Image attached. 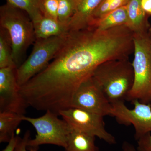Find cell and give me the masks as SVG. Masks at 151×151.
<instances>
[{"instance_id":"obj_1","label":"cell","mask_w":151,"mask_h":151,"mask_svg":"<svg viewBox=\"0 0 151 151\" xmlns=\"http://www.w3.org/2000/svg\"><path fill=\"white\" fill-rule=\"evenodd\" d=\"M119 56V45L109 32L91 28L69 32L52 62L20 87V92L28 106L58 115L71 107L76 90L99 65Z\"/></svg>"},{"instance_id":"obj_2","label":"cell","mask_w":151,"mask_h":151,"mask_svg":"<svg viewBox=\"0 0 151 151\" xmlns=\"http://www.w3.org/2000/svg\"><path fill=\"white\" fill-rule=\"evenodd\" d=\"M92 77L111 103L127 100L134 84V69L129 58L108 60L97 67Z\"/></svg>"},{"instance_id":"obj_3","label":"cell","mask_w":151,"mask_h":151,"mask_svg":"<svg viewBox=\"0 0 151 151\" xmlns=\"http://www.w3.org/2000/svg\"><path fill=\"white\" fill-rule=\"evenodd\" d=\"M24 12L8 3L0 8V25L8 33L17 68L22 64L27 49L36 40L32 21Z\"/></svg>"},{"instance_id":"obj_4","label":"cell","mask_w":151,"mask_h":151,"mask_svg":"<svg viewBox=\"0 0 151 151\" xmlns=\"http://www.w3.org/2000/svg\"><path fill=\"white\" fill-rule=\"evenodd\" d=\"M134 58L132 63L134 84L127 100H138L149 104L151 101V37L150 29L134 33Z\"/></svg>"},{"instance_id":"obj_5","label":"cell","mask_w":151,"mask_h":151,"mask_svg":"<svg viewBox=\"0 0 151 151\" xmlns=\"http://www.w3.org/2000/svg\"><path fill=\"white\" fill-rule=\"evenodd\" d=\"M68 35L36 39L29 56L16 70L19 87L26 84L49 65L50 61L54 59L65 44Z\"/></svg>"},{"instance_id":"obj_6","label":"cell","mask_w":151,"mask_h":151,"mask_svg":"<svg viewBox=\"0 0 151 151\" xmlns=\"http://www.w3.org/2000/svg\"><path fill=\"white\" fill-rule=\"evenodd\" d=\"M58 116L47 111L38 118L23 116V121L30 123L37 132L35 138L28 142L27 147H39L41 145L47 144L66 147L70 128L64 120L58 118Z\"/></svg>"},{"instance_id":"obj_7","label":"cell","mask_w":151,"mask_h":151,"mask_svg":"<svg viewBox=\"0 0 151 151\" xmlns=\"http://www.w3.org/2000/svg\"><path fill=\"white\" fill-rule=\"evenodd\" d=\"M58 115L62 117L70 130L94 136L109 145L117 143L115 137L105 129L104 116L72 107L60 111Z\"/></svg>"},{"instance_id":"obj_8","label":"cell","mask_w":151,"mask_h":151,"mask_svg":"<svg viewBox=\"0 0 151 151\" xmlns=\"http://www.w3.org/2000/svg\"><path fill=\"white\" fill-rule=\"evenodd\" d=\"M132 103L134 105L133 109H129L124 101L111 103V116L114 117L119 124L134 126L135 139L138 141L151 132V107L150 104L142 103L138 100Z\"/></svg>"},{"instance_id":"obj_9","label":"cell","mask_w":151,"mask_h":151,"mask_svg":"<svg viewBox=\"0 0 151 151\" xmlns=\"http://www.w3.org/2000/svg\"><path fill=\"white\" fill-rule=\"evenodd\" d=\"M71 107L80 108L104 117L111 116L112 104L92 76L83 82L76 90Z\"/></svg>"},{"instance_id":"obj_10","label":"cell","mask_w":151,"mask_h":151,"mask_svg":"<svg viewBox=\"0 0 151 151\" xmlns=\"http://www.w3.org/2000/svg\"><path fill=\"white\" fill-rule=\"evenodd\" d=\"M16 68H0V112L9 111L24 115L28 107L20 92Z\"/></svg>"},{"instance_id":"obj_11","label":"cell","mask_w":151,"mask_h":151,"mask_svg":"<svg viewBox=\"0 0 151 151\" xmlns=\"http://www.w3.org/2000/svg\"><path fill=\"white\" fill-rule=\"evenodd\" d=\"M103 0H77L76 8L68 24L69 32L88 27L94 11Z\"/></svg>"},{"instance_id":"obj_12","label":"cell","mask_w":151,"mask_h":151,"mask_svg":"<svg viewBox=\"0 0 151 151\" xmlns=\"http://www.w3.org/2000/svg\"><path fill=\"white\" fill-rule=\"evenodd\" d=\"M33 24L36 39L66 35L69 32L67 26L58 20L44 15Z\"/></svg>"},{"instance_id":"obj_13","label":"cell","mask_w":151,"mask_h":151,"mask_svg":"<svg viewBox=\"0 0 151 151\" xmlns=\"http://www.w3.org/2000/svg\"><path fill=\"white\" fill-rule=\"evenodd\" d=\"M128 24L127 26L134 33L149 29L146 13L142 6L141 0H129L127 5Z\"/></svg>"},{"instance_id":"obj_14","label":"cell","mask_w":151,"mask_h":151,"mask_svg":"<svg viewBox=\"0 0 151 151\" xmlns=\"http://www.w3.org/2000/svg\"><path fill=\"white\" fill-rule=\"evenodd\" d=\"M95 137L70 130L65 151H99L95 145Z\"/></svg>"},{"instance_id":"obj_15","label":"cell","mask_w":151,"mask_h":151,"mask_svg":"<svg viewBox=\"0 0 151 151\" xmlns=\"http://www.w3.org/2000/svg\"><path fill=\"white\" fill-rule=\"evenodd\" d=\"M128 24V14L126 5L107 14L103 18L89 27H92L97 31L101 32L120 26H127Z\"/></svg>"},{"instance_id":"obj_16","label":"cell","mask_w":151,"mask_h":151,"mask_svg":"<svg viewBox=\"0 0 151 151\" xmlns=\"http://www.w3.org/2000/svg\"><path fill=\"white\" fill-rule=\"evenodd\" d=\"M24 115L9 111L0 112V142L8 143Z\"/></svg>"},{"instance_id":"obj_17","label":"cell","mask_w":151,"mask_h":151,"mask_svg":"<svg viewBox=\"0 0 151 151\" xmlns=\"http://www.w3.org/2000/svg\"><path fill=\"white\" fill-rule=\"evenodd\" d=\"M43 0H6L11 6L23 11L27 14L33 23L40 19L43 16L42 12Z\"/></svg>"},{"instance_id":"obj_18","label":"cell","mask_w":151,"mask_h":151,"mask_svg":"<svg viewBox=\"0 0 151 151\" xmlns=\"http://www.w3.org/2000/svg\"><path fill=\"white\" fill-rule=\"evenodd\" d=\"M7 67L17 68L13 58L8 33L5 29L0 27V68Z\"/></svg>"},{"instance_id":"obj_19","label":"cell","mask_w":151,"mask_h":151,"mask_svg":"<svg viewBox=\"0 0 151 151\" xmlns=\"http://www.w3.org/2000/svg\"><path fill=\"white\" fill-rule=\"evenodd\" d=\"M76 4L77 0H59L58 19L68 27L75 12Z\"/></svg>"},{"instance_id":"obj_20","label":"cell","mask_w":151,"mask_h":151,"mask_svg":"<svg viewBox=\"0 0 151 151\" xmlns=\"http://www.w3.org/2000/svg\"><path fill=\"white\" fill-rule=\"evenodd\" d=\"M59 2V0H43L41 9L43 15L58 19Z\"/></svg>"},{"instance_id":"obj_21","label":"cell","mask_w":151,"mask_h":151,"mask_svg":"<svg viewBox=\"0 0 151 151\" xmlns=\"http://www.w3.org/2000/svg\"><path fill=\"white\" fill-rule=\"evenodd\" d=\"M30 133L29 131H27L23 138H20L16 148L15 151H28L27 144L30 139ZM29 151H38L39 147H29Z\"/></svg>"},{"instance_id":"obj_22","label":"cell","mask_w":151,"mask_h":151,"mask_svg":"<svg viewBox=\"0 0 151 151\" xmlns=\"http://www.w3.org/2000/svg\"><path fill=\"white\" fill-rule=\"evenodd\" d=\"M137 141V151H151V135L147 134L140 138Z\"/></svg>"},{"instance_id":"obj_23","label":"cell","mask_w":151,"mask_h":151,"mask_svg":"<svg viewBox=\"0 0 151 151\" xmlns=\"http://www.w3.org/2000/svg\"><path fill=\"white\" fill-rule=\"evenodd\" d=\"M20 138L18 136L15 135V134H14L9 142L7 145L2 151H15Z\"/></svg>"},{"instance_id":"obj_24","label":"cell","mask_w":151,"mask_h":151,"mask_svg":"<svg viewBox=\"0 0 151 151\" xmlns=\"http://www.w3.org/2000/svg\"><path fill=\"white\" fill-rule=\"evenodd\" d=\"M109 1H111V4L109 8L108 13L121 7L126 6L129 0H109Z\"/></svg>"},{"instance_id":"obj_25","label":"cell","mask_w":151,"mask_h":151,"mask_svg":"<svg viewBox=\"0 0 151 151\" xmlns=\"http://www.w3.org/2000/svg\"><path fill=\"white\" fill-rule=\"evenodd\" d=\"M141 4L145 12L151 14V0H141Z\"/></svg>"},{"instance_id":"obj_26","label":"cell","mask_w":151,"mask_h":151,"mask_svg":"<svg viewBox=\"0 0 151 151\" xmlns=\"http://www.w3.org/2000/svg\"><path fill=\"white\" fill-rule=\"evenodd\" d=\"M122 150V151H137L134 146L127 141H125L123 142Z\"/></svg>"},{"instance_id":"obj_27","label":"cell","mask_w":151,"mask_h":151,"mask_svg":"<svg viewBox=\"0 0 151 151\" xmlns=\"http://www.w3.org/2000/svg\"><path fill=\"white\" fill-rule=\"evenodd\" d=\"M149 104H150V106H151V101L150 103H149Z\"/></svg>"},{"instance_id":"obj_28","label":"cell","mask_w":151,"mask_h":151,"mask_svg":"<svg viewBox=\"0 0 151 151\" xmlns=\"http://www.w3.org/2000/svg\"><path fill=\"white\" fill-rule=\"evenodd\" d=\"M150 31L151 37V30L150 29Z\"/></svg>"}]
</instances>
